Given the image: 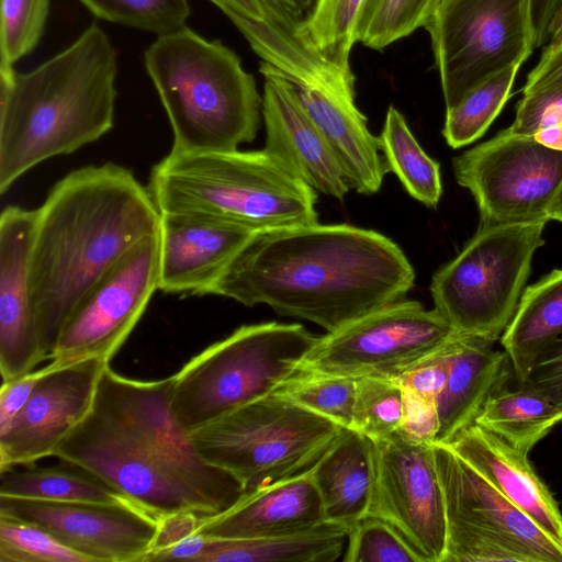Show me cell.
Masks as SVG:
<instances>
[{
	"label": "cell",
	"instance_id": "cell-1",
	"mask_svg": "<svg viewBox=\"0 0 562 562\" xmlns=\"http://www.w3.org/2000/svg\"><path fill=\"white\" fill-rule=\"evenodd\" d=\"M173 376L133 380L110 364L86 417L53 457L110 484L156 517L220 515L246 494L232 472L201 457L172 414Z\"/></svg>",
	"mask_w": 562,
	"mask_h": 562
},
{
	"label": "cell",
	"instance_id": "cell-2",
	"mask_svg": "<svg viewBox=\"0 0 562 562\" xmlns=\"http://www.w3.org/2000/svg\"><path fill=\"white\" fill-rule=\"evenodd\" d=\"M414 269L389 237L348 224L255 232L207 295L312 322L334 333L404 300Z\"/></svg>",
	"mask_w": 562,
	"mask_h": 562
},
{
	"label": "cell",
	"instance_id": "cell-3",
	"mask_svg": "<svg viewBox=\"0 0 562 562\" xmlns=\"http://www.w3.org/2000/svg\"><path fill=\"white\" fill-rule=\"evenodd\" d=\"M160 212L134 173L113 162L76 169L36 210L29 282L45 359L87 294L140 240Z\"/></svg>",
	"mask_w": 562,
	"mask_h": 562
},
{
	"label": "cell",
	"instance_id": "cell-4",
	"mask_svg": "<svg viewBox=\"0 0 562 562\" xmlns=\"http://www.w3.org/2000/svg\"><path fill=\"white\" fill-rule=\"evenodd\" d=\"M116 71V52L95 23L35 69L0 71L1 194L38 164L113 127Z\"/></svg>",
	"mask_w": 562,
	"mask_h": 562
},
{
	"label": "cell",
	"instance_id": "cell-5",
	"mask_svg": "<svg viewBox=\"0 0 562 562\" xmlns=\"http://www.w3.org/2000/svg\"><path fill=\"white\" fill-rule=\"evenodd\" d=\"M144 60L172 128L171 150L228 151L255 139L262 98L231 48L183 26L158 35Z\"/></svg>",
	"mask_w": 562,
	"mask_h": 562
},
{
	"label": "cell",
	"instance_id": "cell-6",
	"mask_svg": "<svg viewBox=\"0 0 562 562\" xmlns=\"http://www.w3.org/2000/svg\"><path fill=\"white\" fill-rule=\"evenodd\" d=\"M148 190L160 213H183L252 232L318 223L316 192L262 150L176 151Z\"/></svg>",
	"mask_w": 562,
	"mask_h": 562
},
{
	"label": "cell",
	"instance_id": "cell-7",
	"mask_svg": "<svg viewBox=\"0 0 562 562\" xmlns=\"http://www.w3.org/2000/svg\"><path fill=\"white\" fill-rule=\"evenodd\" d=\"M318 338L300 324L269 322L237 328L172 375L173 416L190 435L272 393L299 371Z\"/></svg>",
	"mask_w": 562,
	"mask_h": 562
},
{
	"label": "cell",
	"instance_id": "cell-8",
	"mask_svg": "<svg viewBox=\"0 0 562 562\" xmlns=\"http://www.w3.org/2000/svg\"><path fill=\"white\" fill-rule=\"evenodd\" d=\"M342 427L274 392L190 434L207 462L250 493L310 470Z\"/></svg>",
	"mask_w": 562,
	"mask_h": 562
},
{
	"label": "cell",
	"instance_id": "cell-9",
	"mask_svg": "<svg viewBox=\"0 0 562 562\" xmlns=\"http://www.w3.org/2000/svg\"><path fill=\"white\" fill-rule=\"evenodd\" d=\"M548 221L480 224L432 277L430 293L453 331L495 342L518 307Z\"/></svg>",
	"mask_w": 562,
	"mask_h": 562
},
{
	"label": "cell",
	"instance_id": "cell-10",
	"mask_svg": "<svg viewBox=\"0 0 562 562\" xmlns=\"http://www.w3.org/2000/svg\"><path fill=\"white\" fill-rule=\"evenodd\" d=\"M424 27L446 109L485 80L521 66L537 45L535 0H439Z\"/></svg>",
	"mask_w": 562,
	"mask_h": 562
},
{
	"label": "cell",
	"instance_id": "cell-11",
	"mask_svg": "<svg viewBox=\"0 0 562 562\" xmlns=\"http://www.w3.org/2000/svg\"><path fill=\"white\" fill-rule=\"evenodd\" d=\"M453 334L435 308L401 300L321 336L300 369L353 379L398 380Z\"/></svg>",
	"mask_w": 562,
	"mask_h": 562
},
{
	"label": "cell",
	"instance_id": "cell-12",
	"mask_svg": "<svg viewBox=\"0 0 562 562\" xmlns=\"http://www.w3.org/2000/svg\"><path fill=\"white\" fill-rule=\"evenodd\" d=\"M452 166L477 204L481 224L550 221L562 183V150L507 127L454 157Z\"/></svg>",
	"mask_w": 562,
	"mask_h": 562
},
{
	"label": "cell",
	"instance_id": "cell-13",
	"mask_svg": "<svg viewBox=\"0 0 562 562\" xmlns=\"http://www.w3.org/2000/svg\"><path fill=\"white\" fill-rule=\"evenodd\" d=\"M159 290V236L136 244L87 294L65 323L50 356L55 367L88 358L110 362Z\"/></svg>",
	"mask_w": 562,
	"mask_h": 562
},
{
	"label": "cell",
	"instance_id": "cell-14",
	"mask_svg": "<svg viewBox=\"0 0 562 562\" xmlns=\"http://www.w3.org/2000/svg\"><path fill=\"white\" fill-rule=\"evenodd\" d=\"M373 442L375 476L368 515L387 524L420 562H443L446 504L432 445L398 434Z\"/></svg>",
	"mask_w": 562,
	"mask_h": 562
},
{
	"label": "cell",
	"instance_id": "cell-15",
	"mask_svg": "<svg viewBox=\"0 0 562 562\" xmlns=\"http://www.w3.org/2000/svg\"><path fill=\"white\" fill-rule=\"evenodd\" d=\"M0 515L41 526L90 562H144L158 526V517L132 502H46L0 496Z\"/></svg>",
	"mask_w": 562,
	"mask_h": 562
},
{
	"label": "cell",
	"instance_id": "cell-16",
	"mask_svg": "<svg viewBox=\"0 0 562 562\" xmlns=\"http://www.w3.org/2000/svg\"><path fill=\"white\" fill-rule=\"evenodd\" d=\"M109 363L88 358L60 367L45 366L26 405L0 434V471L53 457L89 413Z\"/></svg>",
	"mask_w": 562,
	"mask_h": 562
},
{
	"label": "cell",
	"instance_id": "cell-17",
	"mask_svg": "<svg viewBox=\"0 0 562 562\" xmlns=\"http://www.w3.org/2000/svg\"><path fill=\"white\" fill-rule=\"evenodd\" d=\"M263 150L302 182L340 201L351 189L324 135L300 102L294 85L260 64Z\"/></svg>",
	"mask_w": 562,
	"mask_h": 562
},
{
	"label": "cell",
	"instance_id": "cell-18",
	"mask_svg": "<svg viewBox=\"0 0 562 562\" xmlns=\"http://www.w3.org/2000/svg\"><path fill=\"white\" fill-rule=\"evenodd\" d=\"M36 210L7 206L0 215V372L21 378L45 360L32 305L29 262Z\"/></svg>",
	"mask_w": 562,
	"mask_h": 562
},
{
	"label": "cell",
	"instance_id": "cell-19",
	"mask_svg": "<svg viewBox=\"0 0 562 562\" xmlns=\"http://www.w3.org/2000/svg\"><path fill=\"white\" fill-rule=\"evenodd\" d=\"M254 233L212 217L160 213L159 290L207 295Z\"/></svg>",
	"mask_w": 562,
	"mask_h": 562
},
{
	"label": "cell",
	"instance_id": "cell-20",
	"mask_svg": "<svg viewBox=\"0 0 562 562\" xmlns=\"http://www.w3.org/2000/svg\"><path fill=\"white\" fill-rule=\"evenodd\" d=\"M447 520L501 533L531 551L540 562H562V544L504 497L448 445H432Z\"/></svg>",
	"mask_w": 562,
	"mask_h": 562
},
{
	"label": "cell",
	"instance_id": "cell-21",
	"mask_svg": "<svg viewBox=\"0 0 562 562\" xmlns=\"http://www.w3.org/2000/svg\"><path fill=\"white\" fill-rule=\"evenodd\" d=\"M327 525L310 470L247 493L228 510L204 518L198 529L215 539L286 538Z\"/></svg>",
	"mask_w": 562,
	"mask_h": 562
},
{
	"label": "cell",
	"instance_id": "cell-22",
	"mask_svg": "<svg viewBox=\"0 0 562 562\" xmlns=\"http://www.w3.org/2000/svg\"><path fill=\"white\" fill-rule=\"evenodd\" d=\"M448 446L547 535L562 544V513L528 454L473 424Z\"/></svg>",
	"mask_w": 562,
	"mask_h": 562
},
{
	"label": "cell",
	"instance_id": "cell-23",
	"mask_svg": "<svg viewBox=\"0 0 562 562\" xmlns=\"http://www.w3.org/2000/svg\"><path fill=\"white\" fill-rule=\"evenodd\" d=\"M295 87L297 98L327 140L351 189L378 192L389 167L379 136L368 128L355 97L319 88Z\"/></svg>",
	"mask_w": 562,
	"mask_h": 562
},
{
	"label": "cell",
	"instance_id": "cell-24",
	"mask_svg": "<svg viewBox=\"0 0 562 562\" xmlns=\"http://www.w3.org/2000/svg\"><path fill=\"white\" fill-rule=\"evenodd\" d=\"M510 369L507 352L493 341L454 333L448 380L437 400L440 426L435 443L448 445L473 425L487 398L507 385Z\"/></svg>",
	"mask_w": 562,
	"mask_h": 562
},
{
	"label": "cell",
	"instance_id": "cell-25",
	"mask_svg": "<svg viewBox=\"0 0 562 562\" xmlns=\"http://www.w3.org/2000/svg\"><path fill=\"white\" fill-rule=\"evenodd\" d=\"M310 472L328 524L348 533L368 516L375 476V449L369 437L342 427Z\"/></svg>",
	"mask_w": 562,
	"mask_h": 562
},
{
	"label": "cell",
	"instance_id": "cell-26",
	"mask_svg": "<svg viewBox=\"0 0 562 562\" xmlns=\"http://www.w3.org/2000/svg\"><path fill=\"white\" fill-rule=\"evenodd\" d=\"M562 338V269L526 288L501 337L519 384L547 347Z\"/></svg>",
	"mask_w": 562,
	"mask_h": 562
},
{
	"label": "cell",
	"instance_id": "cell-27",
	"mask_svg": "<svg viewBox=\"0 0 562 562\" xmlns=\"http://www.w3.org/2000/svg\"><path fill=\"white\" fill-rule=\"evenodd\" d=\"M517 386L516 390L504 386L493 393L474 424L528 454L561 422L550 401L530 389Z\"/></svg>",
	"mask_w": 562,
	"mask_h": 562
},
{
	"label": "cell",
	"instance_id": "cell-28",
	"mask_svg": "<svg viewBox=\"0 0 562 562\" xmlns=\"http://www.w3.org/2000/svg\"><path fill=\"white\" fill-rule=\"evenodd\" d=\"M0 496L46 502H132L110 484L76 465L8 468L0 471Z\"/></svg>",
	"mask_w": 562,
	"mask_h": 562
},
{
	"label": "cell",
	"instance_id": "cell-29",
	"mask_svg": "<svg viewBox=\"0 0 562 562\" xmlns=\"http://www.w3.org/2000/svg\"><path fill=\"white\" fill-rule=\"evenodd\" d=\"M389 170L407 193L428 207H436L442 194L439 164L420 147L403 114L390 105L379 136Z\"/></svg>",
	"mask_w": 562,
	"mask_h": 562
},
{
	"label": "cell",
	"instance_id": "cell-30",
	"mask_svg": "<svg viewBox=\"0 0 562 562\" xmlns=\"http://www.w3.org/2000/svg\"><path fill=\"white\" fill-rule=\"evenodd\" d=\"M519 68L512 67L485 80L447 109L442 135L450 147L469 145L487 131L509 99Z\"/></svg>",
	"mask_w": 562,
	"mask_h": 562
},
{
	"label": "cell",
	"instance_id": "cell-31",
	"mask_svg": "<svg viewBox=\"0 0 562 562\" xmlns=\"http://www.w3.org/2000/svg\"><path fill=\"white\" fill-rule=\"evenodd\" d=\"M367 0H319L304 33L316 53L345 76L355 78L349 56L358 42V24Z\"/></svg>",
	"mask_w": 562,
	"mask_h": 562
},
{
	"label": "cell",
	"instance_id": "cell-32",
	"mask_svg": "<svg viewBox=\"0 0 562 562\" xmlns=\"http://www.w3.org/2000/svg\"><path fill=\"white\" fill-rule=\"evenodd\" d=\"M357 379L300 369L273 392L295 404L352 428Z\"/></svg>",
	"mask_w": 562,
	"mask_h": 562
},
{
	"label": "cell",
	"instance_id": "cell-33",
	"mask_svg": "<svg viewBox=\"0 0 562 562\" xmlns=\"http://www.w3.org/2000/svg\"><path fill=\"white\" fill-rule=\"evenodd\" d=\"M439 0H367L358 42L381 50L424 26Z\"/></svg>",
	"mask_w": 562,
	"mask_h": 562
},
{
	"label": "cell",
	"instance_id": "cell-34",
	"mask_svg": "<svg viewBox=\"0 0 562 562\" xmlns=\"http://www.w3.org/2000/svg\"><path fill=\"white\" fill-rule=\"evenodd\" d=\"M403 398L404 389L396 379H357L352 428L373 441L397 434Z\"/></svg>",
	"mask_w": 562,
	"mask_h": 562
},
{
	"label": "cell",
	"instance_id": "cell-35",
	"mask_svg": "<svg viewBox=\"0 0 562 562\" xmlns=\"http://www.w3.org/2000/svg\"><path fill=\"white\" fill-rule=\"evenodd\" d=\"M95 16L157 35L186 26L188 0H80Z\"/></svg>",
	"mask_w": 562,
	"mask_h": 562
},
{
	"label": "cell",
	"instance_id": "cell-36",
	"mask_svg": "<svg viewBox=\"0 0 562 562\" xmlns=\"http://www.w3.org/2000/svg\"><path fill=\"white\" fill-rule=\"evenodd\" d=\"M540 562L527 548L495 531L447 520L443 562Z\"/></svg>",
	"mask_w": 562,
	"mask_h": 562
},
{
	"label": "cell",
	"instance_id": "cell-37",
	"mask_svg": "<svg viewBox=\"0 0 562 562\" xmlns=\"http://www.w3.org/2000/svg\"><path fill=\"white\" fill-rule=\"evenodd\" d=\"M0 562H90L41 526L0 515Z\"/></svg>",
	"mask_w": 562,
	"mask_h": 562
},
{
	"label": "cell",
	"instance_id": "cell-38",
	"mask_svg": "<svg viewBox=\"0 0 562 562\" xmlns=\"http://www.w3.org/2000/svg\"><path fill=\"white\" fill-rule=\"evenodd\" d=\"M49 10V0H1L0 71L13 69V64L37 45Z\"/></svg>",
	"mask_w": 562,
	"mask_h": 562
},
{
	"label": "cell",
	"instance_id": "cell-39",
	"mask_svg": "<svg viewBox=\"0 0 562 562\" xmlns=\"http://www.w3.org/2000/svg\"><path fill=\"white\" fill-rule=\"evenodd\" d=\"M346 562H420L383 520L366 516L348 533Z\"/></svg>",
	"mask_w": 562,
	"mask_h": 562
},
{
	"label": "cell",
	"instance_id": "cell-40",
	"mask_svg": "<svg viewBox=\"0 0 562 562\" xmlns=\"http://www.w3.org/2000/svg\"><path fill=\"white\" fill-rule=\"evenodd\" d=\"M562 127V81L524 93L509 128L518 134Z\"/></svg>",
	"mask_w": 562,
	"mask_h": 562
},
{
	"label": "cell",
	"instance_id": "cell-41",
	"mask_svg": "<svg viewBox=\"0 0 562 562\" xmlns=\"http://www.w3.org/2000/svg\"><path fill=\"white\" fill-rule=\"evenodd\" d=\"M517 385L530 389L550 401L557 407L562 423V338L537 356Z\"/></svg>",
	"mask_w": 562,
	"mask_h": 562
},
{
	"label": "cell",
	"instance_id": "cell-42",
	"mask_svg": "<svg viewBox=\"0 0 562 562\" xmlns=\"http://www.w3.org/2000/svg\"><path fill=\"white\" fill-rule=\"evenodd\" d=\"M236 25L241 34L254 25L300 27L274 0H210Z\"/></svg>",
	"mask_w": 562,
	"mask_h": 562
},
{
	"label": "cell",
	"instance_id": "cell-43",
	"mask_svg": "<svg viewBox=\"0 0 562 562\" xmlns=\"http://www.w3.org/2000/svg\"><path fill=\"white\" fill-rule=\"evenodd\" d=\"M439 426L437 401L404 389L403 416L397 434L416 443L434 445Z\"/></svg>",
	"mask_w": 562,
	"mask_h": 562
},
{
	"label": "cell",
	"instance_id": "cell-44",
	"mask_svg": "<svg viewBox=\"0 0 562 562\" xmlns=\"http://www.w3.org/2000/svg\"><path fill=\"white\" fill-rule=\"evenodd\" d=\"M452 336L438 350L398 379L404 389L427 398L438 400L449 375Z\"/></svg>",
	"mask_w": 562,
	"mask_h": 562
},
{
	"label": "cell",
	"instance_id": "cell-45",
	"mask_svg": "<svg viewBox=\"0 0 562 562\" xmlns=\"http://www.w3.org/2000/svg\"><path fill=\"white\" fill-rule=\"evenodd\" d=\"M44 368L21 378L2 382L0 390V434L4 432L31 397Z\"/></svg>",
	"mask_w": 562,
	"mask_h": 562
},
{
	"label": "cell",
	"instance_id": "cell-46",
	"mask_svg": "<svg viewBox=\"0 0 562 562\" xmlns=\"http://www.w3.org/2000/svg\"><path fill=\"white\" fill-rule=\"evenodd\" d=\"M204 518L193 512H179L158 517V526L146 559L198 532Z\"/></svg>",
	"mask_w": 562,
	"mask_h": 562
},
{
	"label": "cell",
	"instance_id": "cell-47",
	"mask_svg": "<svg viewBox=\"0 0 562 562\" xmlns=\"http://www.w3.org/2000/svg\"><path fill=\"white\" fill-rule=\"evenodd\" d=\"M562 81V46L541 55L537 66L529 72L522 94Z\"/></svg>",
	"mask_w": 562,
	"mask_h": 562
},
{
	"label": "cell",
	"instance_id": "cell-48",
	"mask_svg": "<svg viewBox=\"0 0 562 562\" xmlns=\"http://www.w3.org/2000/svg\"><path fill=\"white\" fill-rule=\"evenodd\" d=\"M543 42L544 48L541 55L550 54L562 46V0L549 19L539 45Z\"/></svg>",
	"mask_w": 562,
	"mask_h": 562
},
{
	"label": "cell",
	"instance_id": "cell-49",
	"mask_svg": "<svg viewBox=\"0 0 562 562\" xmlns=\"http://www.w3.org/2000/svg\"><path fill=\"white\" fill-rule=\"evenodd\" d=\"M303 27L314 15L319 0H274Z\"/></svg>",
	"mask_w": 562,
	"mask_h": 562
},
{
	"label": "cell",
	"instance_id": "cell-50",
	"mask_svg": "<svg viewBox=\"0 0 562 562\" xmlns=\"http://www.w3.org/2000/svg\"><path fill=\"white\" fill-rule=\"evenodd\" d=\"M549 220L562 222V183L548 212Z\"/></svg>",
	"mask_w": 562,
	"mask_h": 562
}]
</instances>
